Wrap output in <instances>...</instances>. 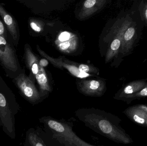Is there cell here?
<instances>
[{
    "mask_svg": "<svg viewBox=\"0 0 147 146\" xmlns=\"http://www.w3.org/2000/svg\"><path fill=\"white\" fill-rule=\"evenodd\" d=\"M75 114L86 127L116 143L128 145L134 142L121 127V119L111 113L95 108H82Z\"/></svg>",
    "mask_w": 147,
    "mask_h": 146,
    "instance_id": "1",
    "label": "cell"
},
{
    "mask_svg": "<svg viewBox=\"0 0 147 146\" xmlns=\"http://www.w3.org/2000/svg\"><path fill=\"white\" fill-rule=\"evenodd\" d=\"M44 125L45 132L50 139L59 146H92L83 140L73 130V124L62 120H58L51 116L39 118Z\"/></svg>",
    "mask_w": 147,
    "mask_h": 146,
    "instance_id": "2",
    "label": "cell"
},
{
    "mask_svg": "<svg viewBox=\"0 0 147 146\" xmlns=\"http://www.w3.org/2000/svg\"><path fill=\"white\" fill-rule=\"evenodd\" d=\"M14 46L12 41L0 36V64L6 76L12 80L24 73Z\"/></svg>",
    "mask_w": 147,
    "mask_h": 146,
    "instance_id": "3",
    "label": "cell"
},
{
    "mask_svg": "<svg viewBox=\"0 0 147 146\" xmlns=\"http://www.w3.org/2000/svg\"><path fill=\"white\" fill-rule=\"evenodd\" d=\"M23 97L33 103H39L42 100L39 91L34 85V81L25 73L12 80Z\"/></svg>",
    "mask_w": 147,
    "mask_h": 146,
    "instance_id": "4",
    "label": "cell"
},
{
    "mask_svg": "<svg viewBox=\"0 0 147 146\" xmlns=\"http://www.w3.org/2000/svg\"><path fill=\"white\" fill-rule=\"evenodd\" d=\"M0 16L12 39L14 45L17 46L20 39V32L18 22L14 17L0 3Z\"/></svg>",
    "mask_w": 147,
    "mask_h": 146,
    "instance_id": "5",
    "label": "cell"
},
{
    "mask_svg": "<svg viewBox=\"0 0 147 146\" xmlns=\"http://www.w3.org/2000/svg\"><path fill=\"white\" fill-rule=\"evenodd\" d=\"M78 87L80 92L90 97H101L105 91L104 82L96 80L82 81L79 84Z\"/></svg>",
    "mask_w": 147,
    "mask_h": 146,
    "instance_id": "6",
    "label": "cell"
},
{
    "mask_svg": "<svg viewBox=\"0 0 147 146\" xmlns=\"http://www.w3.org/2000/svg\"><path fill=\"white\" fill-rule=\"evenodd\" d=\"M135 123L143 127H147V106L139 105L130 106L123 112Z\"/></svg>",
    "mask_w": 147,
    "mask_h": 146,
    "instance_id": "7",
    "label": "cell"
},
{
    "mask_svg": "<svg viewBox=\"0 0 147 146\" xmlns=\"http://www.w3.org/2000/svg\"><path fill=\"white\" fill-rule=\"evenodd\" d=\"M144 81H136L127 84L119 93L116 94L115 99L117 100H123L129 103L131 98L135 94L141 91L146 85Z\"/></svg>",
    "mask_w": 147,
    "mask_h": 146,
    "instance_id": "8",
    "label": "cell"
},
{
    "mask_svg": "<svg viewBox=\"0 0 147 146\" xmlns=\"http://www.w3.org/2000/svg\"><path fill=\"white\" fill-rule=\"evenodd\" d=\"M131 21L126 20L123 22L120 28L117 31L114 40L112 41L106 54V61L108 62L118 54L121 48L122 39L123 33L129 27Z\"/></svg>",
    "mask_w": 147,
    "mask_h": 146,
    "instance_id": "9",
    "label": "cell"
},
{
    "mask_svg": "<svg viewBox=\"0 0 147 146\" xmlns=\"http://www.w3.org/2000/svg\"><path fill=\"white\" fill-rule=\"evenodd\" d=\"M37 50L39 53L45 58L48 59L51 61L52 64L59 67L64 68L67 69L72 75L76 76L78 78H84L90 76L89 73H83L79 70L78 68L74 64H71L69 63L68 62L65 61L62 58L59 59H55L54 58L49 57L48 55L46 54L44 51L40 49L38 46H37Z\"/></svg>",
    "mask_w": 147,
    "mask_h": 146,
    "instance_id": "10",
    "label": "cell"
},
{
    "mask_svg": "<svg viewBox=\"0 0 147 146\" xmlns=\"http://www.w3.org/2000/svg\"><path fill=\"white\" fill-rule=\"evenodd\" d=\"M24 58L26 65L31 73L28 77L34 81L35 76L39 71V61L28 44H26L24 46Z\"/></svg>",
    "mask_w": 147,
    "mask_h": 146,
    "instance_id": "11",
    "label": "cell"
},
{
    "mask_svg": "<svg viewBox=\"0 0 147 146\" xmlns=\"http://www.w3.org/2000/svg\"><path fill=\"white\" fill-rule=\"evenodd\" d=\"M105 2L106 1L104 0H86L85 1L79 16L80 19L88 17L100 9L104 6Z\"/></svg>",
    "mask_w": 147,
    "mask_h": 146,
    "instance_id": "12",
    "label": "cell"
},
{
    "mask_svg": "<svg viewBox=\"0 0 147 146\" xmlns=\"http://www.w3.org/2000/svg\"><path fill=\"white\" fill-rule=\"evenodd\" d=\"M136 29L134 26H130L123 33L120 51L123 54L129 52L132 49L135 39Z\"/></svg>",
    "mask_w": 147,
    "mask_h": 146,
    "instance_id": "13",
    "label": "cell"
},
{
    "mask_svg": "<svg viewBox=\"0 0 147 146\" xmlns=\"http://www.w3.org/2000/svg\"><path fill=\"white\" fill-rule=\"evenodd\" d=\"M39 86L40 93L42 99L45 97L51 91L48 82L46 73L44 68L40 66L39 71L35 78Z\"/></svg>",
    "mask_w": 147,
    "mask_h": 146,
    "instance_id": "14",
    "label": "cell"
},
{
    "mask_svg": "<svg viewBox=\"0 0 147 146\" xmlns=\"http://www.w3.org/2000/svg\"><path fill=\"white\" fill-rule=\"evenodd\" d=\"M76 38L72 36L69 40L63 42H57L58 47L61 51L64 52H70L73 51L76 48L77 45V41Z\"/></svg>",
    "mask_w": 147,
    "mask_h": 146,
    "instance_id": "15",
    "label": "cell"
},
{
    "mask_svg": "<svg viewBox=\"0 0 147 146\" xmlns=\"http://www.w3.org/2000/svg\"><path fill=\"white\" fill-rule=\"evenodd\" d=\"M28 141L31 146H48L42 135L34 132H30L28 135Z\"/></svg>",
    "mask_w": 147,
    "mask_h": 146,
    "instance_id": "16",
    "label": "cell"
},
{
    "mask_svg": "<svg viewBox=\"0 0 147 146\" xmlns=\"http://www.w3.org/2000/svg\"><path fill=\"white\" fill-rule=\"evenodd\" d=\"M31 30L36 33H40L43 30V25L40 21L35 19H30L28 21Z\"/></svg>",
    "mask_w": 147,
    "mask_h": 146,
    "instance_id": "17",
    "label": "cell"
},
{
    "mask_svg": "<svg viewBox=\"0 0 147 146\" xmlns=\"http://www.w3.org/2000/svg\"><path fill=\"white\" fill-rule=\"evenodd\" d=\"M147 97V84L146 86L139 92L135 94L130 99L129 104L132 101L136 99L141 98Z\"/></svg>",
    "mask_w": 147,
    "mask_h": 146,
    "instance_id": "18",
    "label": "cell"
},
{
    "mask_svg": "<svg viewBox=\"0 0 147 146\" xmlns=\"http://www.w3.org/2000/svg\"><path fill=\"white\" fill-rule=\"evenodd\" d=\"M78 68L79 70L83 73H88L89 72L96 73L95 72H97L96 69H94V68L86 64H80Z\"/></svg>",
    "mask_w": 147,
    "mask_h": 146,
    "instance_id": "19",
    "label": "cell"
},
{
    "mask_svg": "<svg viewBox=\"0 0 147 146\" xmlns=\"http://www.w3.org/2000/svg\"><path fill=\"white\" fill-rule=\"evenodd\" d=\"M7 30L2 20L0 19V36L5 39H8L7 37Z\"/></svg>",
    "mask_w": 147,
    "mask_h": 146,
    "instance_id": "20",
    "label": "cell"
},
{
    "mask_svg": "<svg viewBox=\"0 0 147 146\" xmlns=\"http://www.w3.org/2000/svg\"><path fill=\"white\" fill-rule=\"evenodd\" d=\"M73 36V34H71L68 32H63L60 33V35L59 36L57 41L63 42V41L69 40Z\"/></svg>",
    "mask_w": 147,
    "mask_h": 146,
    "instance_id": "21",
    "label": "cell"
},
{
    "mask_svg": "<svg viewBox=\"0 0 147 146\" xmlns=\"http://www.w3.org/2000/svg\"><path fill=\"white\" fill-rule=\"evenodd\" d=\"M142 15H143L144 20L147 24V3H146L144 5L143 11H142Z\"/></svg>",
    "mask_w": 147,
    "mask_h": 146,
    "instance_id": "22",
    "label": "cell"
},
{
    "mask_svg": "<svg viewBox=\"0 0 147 146\" xmlns=\"http://www.w3.org/2000/svg\"><path fill=\"white\" fill-rule=\"evenodd\" d=\"M49 62L46 59H41L39 61V65L40 67L44 68L48 65Z\"/></svg>",
    "mask_w": 147,
    "mask_h": 146,
    "instance_id": "23",
    "label": "cell"
},
{
    "mask_svg": "<svg viewBox=\"0 0 147 146\" xmlns=\"http://www.w3.org/2000/svg\"><path fill=\"white\" fill-rule=\"evenodd\" d=\"M92 146H96L92 145Z\"/></svg>",
    "mask_w": 147,
    "mask_h": 146,
    "instance_id": "24",
    "label": "cell"
}]
</instances>
